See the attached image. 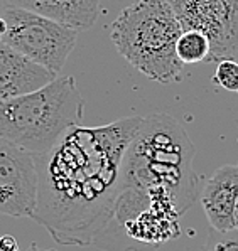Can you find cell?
Here are the masks:
<instances>
[{
  "label": "cell",
  "instance_id": "obj_1",
  "mask_svg": "<svg viewBox=\"0 0 238 251\" xmlns=\"http://www.w3.org/2000/svg\"><path fill=\"white\" fill-rule=\"evenodd\" d=\"M144 117L73 126L42 155L32 219L64 246H95L108 229L120 191L122 160Z\"/></svg>",
  "mask_w": 238,
  "mask_h": 251
},
{
  "label": "cell",
  "instance_id": "obj_2",
  "mask_svg": "<svg viewBox=\"0 0 238 251\" xmlns=\"http://www.w3.org/2000/svg\"><path fill=\"white\" fill-rule=\"evenodd\" d=\"M193 160L194 145L181 123L164 113L151 115L124 155L120 189L144 192L152 201L171 198L184 214L198 192Z\"/></svg>",
  "mask_w": 238,
  "mask_h": 251
},
{
  "label": "cell",
  "instance_id": "obj_3",
  "mask_svg": "<svg viewBox=\"0 0 238 251\" xmlns=\"http://www.w3.org/2000/svg\"><path fill=\"white\" fill-rule=\"evenodd\" d=\"M183 25L164 0H137L113 21L110 39L130 66L162 84L183 79L176 42Z\"/></svg>",
  "mask_w": 238,
  "mask_h": 251
},
{
  "label": "cell",
  "instance_id": "obj_4",
  "mask_svg": "<svg viewBox=\"0 0 238 251\" xmlns=\"http://www.w3.org/2000/svg\"><path fill=\"white\" fill-rule=\"evenodd\" d=\"M83 113L84 100L75 78L61 76L39 90L0 103V138L42 155L64 132L81 125Z\"/></svg>",
  "mask_w": 238,
  "mask_h": 251
},
{
  "label": "cell",
  "instance_id": "obj_5",
  "mask_svg": "<svg viewBox=\"0 0 238 251\" xmlns=\"http://www.w3.org/2000/svg\"><path fill=\"white\" fill-rule=\"evenodd\" d=\"M7 32L0 42L57 76L78 41V30L29 10H3Z\"/></svg>",
  "mask_w": 238,
  "mask_h": 251
},
{
  "label": "cell",
  "instance_id": "obj_6",
  "mask_svg": "<svg viewBox=\"0 0 238 251\" xmlns=\"http://www.w3.org/2000/svg\"><path fill=\"white\" fill-rule=\"evenodd\" d=\"M183 30H199L210 39L208 63L238 61V0H164Z\"/></svg>",
  "mask_w": 238,
  "mask_h": 251
},
{
  "label": "cell",
  "instance_id": "obj_7",
  "mask_svg": "<svg viewBox=\"0 0 238 251\" xmlns=\"http://www.w3.org/2000/svg\"><path fill=\"white\" fill-rule=\"evenodd\" d=\"M37 184L39 177L32 153L0 138V214L32 218Z\"/></svg>",
  "mask_w": 238,
  "mask_h": 251
},
{
  "label": "cell",
  "instance_id": "obj_8",
  "mask_svg": "<svg viewBox=\"0 0 238 251\" xmlns=\"http://www.w3.org/2000/svg\"><path fill=\"white\" fill-rule=\"evenodd\" d=\"M201 206L218 233L238 231V165H223L206 180Z\"/></svg>",
  "mask_w": 238,
  "mask_h": 251
},
{
  "label": "cell",
  "instance_id": "obj_9",
  "mask_svg": "<svg viewBox=\"0 0 238 251\" xmlns=\"http://www.w3.org/2000/svg\"><path fill=\"white\" fill-rule=\"evenodd\" d=\"M56 78L54 73L0 42V103L39 90Z\"/></svg>",
  "mask_w": 238,
  "mask_h": 251
},
{
  "label": "cell",
  "instance_id": "obj_10",
  "mask_svg": "<svg viewBox=\"0 0 238 251\" xmlns=\"http://www.w3.org/2000/svg\"><path fill=\"white\" fill-rule=\"evenodd\" d=\"M7 7L29 10L75 30H86L97 22L100 0H5Z\"/></svg>",
  "mask_w": 238,
  "mask_h": 251
},
{
  "label": "cell",
  "instance_id": "obj_11",
  "mask_svg": "<svg viewBox=\"0 0 238 251\" xmlns=\"http://www.w3.org/2000/svg\"><path fill=\"white\" fill-rule=\"evenodd\" d=\"M210 52V39L199 30H183L176 42V54L183 64H198L201 61H208Z\"/></svg>",
  "mask_w": 238,
  "mask_h": 251
},
{
  "label": "cell",
  "instance_id": "obj_12",
  "mask_svg": "<svg viewBox=\"0 0 238 251\" xmlns=\"http://www.w3.org/2000/svg\"><path fill=\"white\" fill-rule=\"evenodd\" d=\"M213 83L221 90L238 95V61L225 59L220 61L213 75Z\"/></svg>",
  "mask_w": 238,
  "mask_h": 251
},
{
  "label": "cell",
  "instance_id": "obj_13",
  "mask_svg": "<svg viewBox=\"0 0 238 251\" xmlns=\"http://www.w3.org/2000/svg\"><path fill=\"white\" fill-rule=\"evenodd\" d=\"M205 251H238V239H218Z\"/></svg>",
  "mask_w": 238,
  "mask_h": 251
},
{
  "label": "cell",
  "instance_id": "obj_14",
  "mask_svg": "<svg viewBox=\"0 0 238 251\" xmlns=\"http://www.w3.org/2000/svg\"><path fill=\"white\" fill-rule=\"evenodd\" d=\"M0 251H21L17 239L12 234H2L0 236Z\"/></svg>",
  "mask_w": 238,
  "mask_h": 251
},
{
  "label": "cell",
  "instance_id": "obj_15",
  "mask_svg": "<svg viewBox=\"0 0 238 251\" xmlns=\"http://www.w3.org/2000/svg\"><path fill=\"white\" fill-rule=\"evenodd\" d=\"M5 32H7V22L3 19V15H0V39L5 36Z\"/></svg>",
  "mask_w": 238,
  "mask_h": 251
},
{
  "label": "cell",
  "instance_id": "obj_16",
  "mask_svg": "<svg viewBox=\"0 0 238 251\" xmlns=\"http://www.w3.org/2000/svg\"><path fill=\"white\" fill-rule=\"evenodd\" d=\"M26 251H56V250H41L39 246L36 245V243H32V245H30Z\"/></svg>",
  "mask_w": 238,
  "mask_h": 251
},
{
  "label": "cell",
  "instance_id": "obj_17",
  "mask_svg": "<svg viewBox=\"0 0 238 251\" xmlns=\"http://www.w3.org/2000/svg\"><path fill=\"white\" fill-rule=\"evenodd\" d=\"M7 9V3L5 0H0V15H3V10Z\"/></svg>",
  "mask_w": 238,
  "mask_h": 251
}]
</instances>
